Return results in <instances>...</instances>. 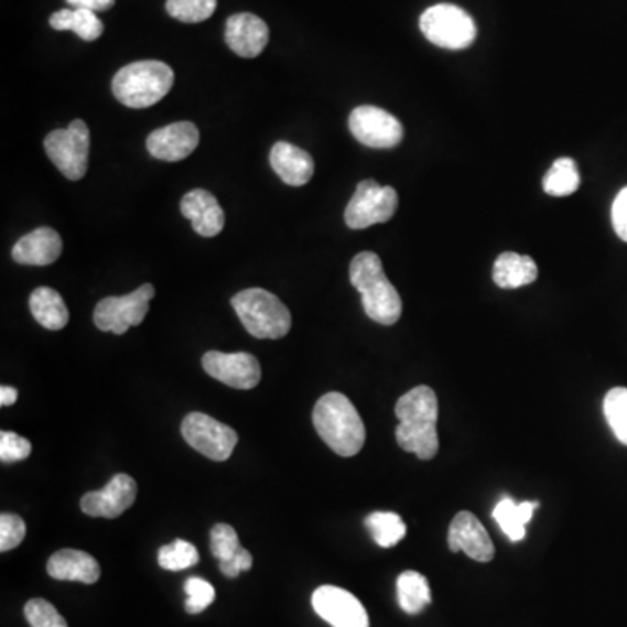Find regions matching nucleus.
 <instances>
[{
  "label": "nucleus",
  "mask_w": 627,
  "mask_h": 627,
  "mask_svg": "<svg viewBox=\"0 0 627 627\" xmlns=\"http://www.w3.org/2000/svg\"><path fill=\"white\" fill-rule=\"evenodd\" d=\"M353 137L370 149H394L403 140V125L383 108L363 105L354 108L349 117Z\"/></svg>",
  "instance_id": "obj_10"
},
{
  "label": "nucleus",
  "mask_w": 627,
  "mask_h": 627,
  "mask_svg": "<svg viewBox=\"0 0 627 627\" xmlns=\"http://www.w3.org/2000/svg\"><path fill=\"white\" fill-rule=\"evenodd\" d=\"M212 554L218 561H227L242 548L237 537L236 530L230 525L218 523L213 527L212 539H209Z\"/></svg>",
  "instance_id": "obj_33"
},
{
  "label": "nucleus",
  "mask_w": 627,
  "mask_h": 627,
  "mask_svg": "<svg viewBox=\"0 0 627 627\" xmlns=\"http://www.w3.org/2000/svg\"><path fill=\"white\" fill-rule=\"evenodd\" d=\"M398 203L394 188L382 187L375 180H363L345 208V224L354 230L386 224L394 216Z\"/></svg>",
  "instance_id": "obj_7"
},
{
  "label": "nucleus",
  "mask_w": 627,
  "mask_h": 627,
  "mask_svg": "<svg viewBox=\"0 0 627 627\" xmlns=\"http://www.w3.org/2000/svg\"><path fill=\"white\" fill-rule=\"evenodd\" d=\"M539 278V267L528 255L506 251L494 263V283L502 290L528 287Z\"/></svg>",
  "instance_id": "obj_21"
},
{
  "label": "nucleus",
  "mask_w": 627,
  "mask_h": 627,
  "mask_svg": "<svg viewBox=\"0 0 627 627\" xmlns=\"http://www.w3.org/2000/svg\"><path fill=\"white\" fill-rule=\"evenodd\" d=\"M448 548L452 553H466L471 560L488 563L494 560L495 548L490 536L478 518L469 511H461L448 528Z\"/></svg>",
  "instance_id": "obj_14"
},
{
  "label": "nucleus",
  "mask_w": 627,
  "mask_h": 627,
  "mask_svg": "<svg viewBox=\"0 0 627 627\" xmlns=\"http://www.w3.org/2000/svg\"><path fill=\"white\" fill-rule=\"evenodd\" d=\"M227 46L241 58H257L269 44V26L251 13L234 14L225 29Z\"/></svg>",
  "instance_id": "obj_16"
},
{
  "label": "nucleus",
  "mask_w": 627,
  "mask_h": 627,
  "mask_svg": "<svg viewBox=\"0 0 627 627\" xmlns=\"http://www.w3.org/2000/svg\"><path fill=\"white\" fill-rule=\"evenodd\" d=\"M197 145H199V129L188 121L155 129L147 138V150L159 161H182L188 158Z\"/></svg>",
  "instance_id": "obj_15"
},
{
  "label": "nucleus",
  "mask_w": 627,
  "mask_h": 627,
  "mask_svg": "<svg viewBox=\"0 0 627 627\" xmlns=\"http://www.w3.org/2000/svg\"><path fill=\"white\" fill-rule=\"evenodd\" d=\"M25 617L32 627H68L56 608L42 598L30 599L25 605Z\"/></svg>",
  "instance_id": "obj_35"
},
{
  "label": "nucleus",
  "mask_w": 627,
  "mask_h": 627,
  "mask_svg": "<svg viewBox=\"0 0 627 627\" xmlns=\"http://www.w3.org/2000/svg\"><path fill=\"white\" fill-rule=\"evenodd\" d=\"M612 225L617 236L627 242V187L617 194L612 204Z\"/></svg>",
  "instance_id": "obj_39"
},
{
  "label": "nucleus",
  "mask_w": 627,
  "mask_h": 627,
  "mask_svg": "<svg viewBox=\"0 0 627 627\" xmlns=\"http://www.w3.org/2000/svg\"><path fill=\"white\" fill-rule=\"evenodd\" d=\"M396 441L408 453H415L420 461H431L440 450L436 424H404L396 428Z\"/></svg>",
  "instance_id": "obj_24"
},
{
  "label": "nucleus",
  "mask_w": 627,
  "mask_h": 627,
  "mask_svg": "<svg viewBox=\"0 0 627 627\" xmlns=\"http://www.w3.org/2000/svg\"><path fill=\"white\" fill-rule=\"evenodd\" d=\"M26 533L25 521L17 515L0 516V551L8 553L11 549L18 548L23 542Z\"/></svg>",
  "instance_id": "obj_36"
},
{
  "label": "nucleus",
  "mask_w": 627,
  "mask_h": 627,
  "mask_svg": "<svg viewBox=\"0 0 627 627\" xmlns=\"http://www.w3.org/2000/svg\"><path fill=\"white\" fill-rule=\"evenodd\" d=\"M350 283L361 293L366 316L383 326L398 323L403 314V302L394 284L387 279L377 253L363 251L353 258Z\"/></svg>",
  "instance_id": "obj_2"
},
{
  "label": "nucleus",
  "mask_w": 627,
  "mask_h": 627,
  "mask_svg": "<svg viewBox=\"0 0 627 627\" xmlns=\"http://www.w3.org/2000/svg\"><path fill=\"white\" fill-rule=\"evenodd\" d=\"M312 422L321 440L340 457H354L365 446L366 429L361 417L350 399L340 392H328L317 401Z\"/></svg>",
  "instance_id": "obj_1"
},
{
  "label": "nucleus",
  "mask_w": 627,
  "mask_h": 627,
  "mask_svg": "<svg viewBox=\"0 0 627 627\" xmlns=\"http://www.w3.org/2000/svg\"><path fill=\"white\" fill-rule=\"evenodd\" d=\"M185 593H187V602H185V610L191 615L201 614L215 602V587L208 581L201 577H191L185 582Z\"/></svg>",
  "instance_id": "obj_34"
},
{
  "label": "nucleus",
  "mask_w": 627,
  "mask_h": 627,
  "mask_svg": "<svg viewBox=\"0 0 627 627\" xmlns=\"http://www.w3.org/2000/svg\"><path fill=\"white\" fill-rule=\"evenodd\" d=\"M203 368L218 382L241 391H250L262 380V368L253 354L209 350L204 354Z\"/></svg>",
  "instance_id": "obj_11"
},
{
  "label": "nucleus",
  "mask_w": 627,
  "mask_h": 627,
  "mask_svg": "<svg viewBox=\"0 0 627 627\" xmlns=\"http://www.w3.org/2000/svg\"><path fill=\"white\" fill-rule=\"evenodd\" d=\"M216 4V0H167L166 11L182 23H201L213 17Z\"/></svg>",
  "instance_id": "obj_32"
},
{
  "label": "nucleus",
  "mask_w": 627,
  "mask_h": 627,
  "mask_svg": "<svg viewBox=\"0 0 627 627\" xmlns=\"http://www.w3.org/2000/svg\"><path fill=\"white\" fill-rule=\"evenodd\" d=\"M47 574L56 581L95 584L100 579L101 570L91 554L77 549H62L47 561Z\"/></svg>",
  "instance_id": "obj_20"
},
{
  "label": "nucleus",
  "mask_w": 627,
  "mask_h": 627,
  "mask_svg": "<svg viewBox=\"0 0 627 627\" xmlns=\"http://www.w3.org/2000/svg\"><path fill=\"white\" fill-rule=\"evenodd\" d=\"M312 608L333 627H370V617L363 603L342 587H317L312 594Z\"/></svg>",
  "instance_id": "obj_12"
},
{
  "label": "nucleus",
  "mask_w": 627,
  "mask_h": 627,
  "mask_svg": "<svg viewBox=\"0 0 627 627\" xmlns=\"http://www.w3.org/2000/svg\"><path fill=\"white\" fill-rule=\"evenodd\" d=\"M68 4L75 9H89L93 13H98V11H108V9L113 8L116 0H67Z\"/></svg>",
  "instance_id": "obj_40"
},
{
  "label": "nucleus",
  "mask_w": 627,
  "mask_h": 627,
  "mask_svg": "<svg viewBox=\"0 0 627 627\" xmlns=\"http://www.w3.org/2000/svg\"><path fill=\"white\" fill-rule=\"evenodd\" d=\"M253 566V556L248 549L241 548L230 560L220 561L221 574L225 577H239L241 572H248Z\"/></svg>",
  "instance_id": "obj_38"
},
{
  "label": "nucleus",
  "mask_w": 627,
  "mask_h": 627,
  "mask_svg": "<svg viewBox=\"0 0 627 627\" xmlns=\"http://www.w3.org/2000/svg\"><path fill=\"white\" fill-rule=\"evenodd\" d=\"M420 30L429 42L443 50H466L476 39L473 18L452 4L432 6L420 17Z\"/></svg>",
  "instance_id": "obj_5"
},
{
  "label": "nucleus",
  "mask_w": 627,
  "mask_h": 627,
  "mask_svg": "<svg viewBox=\"0 0 627 627\" xmlns=\"http://www.w3.org/2000/svg\"><path fill=\"white\" fill-rule=\"evenodd\" d=\"M365 525L380 548H394L407 536V525L396 512H371Z\"/></svg>",
  "instance_id": "obj_29"
},
{
  "label": "nucleus",
  "mask_w": 627,
  "mask_h": 627,
  "mask_svg": "<svg viewBox=\"0 0 627 627\" xmlns=\"http://www.w3.org/2000/svg\"><path fill=\"white\" fill-rule=\"evenodd\" d=\"M180 209L199 236L215 237L224 230L225 213L212 192L203 188L188 192L183 196Z\"/></svg>",
  "instance_id": "obj_17"
},
{
  "label": "nucleus",
  "mask_w": 627,
  "mask_h": 627,
  "mask_svg": "<svg viewBox=\"0 0 627 627\" xmlns=\"http://www.w3.org/2000/svg\"><path fill=\"white\" fill-rule=\"evenodd\" d=\"M233 307L242 326L260 340H278L291 329V314L287 305L270 291L250 288L239 291L233 299Z\"/></svg>",
  "instance_id": "obj_4"
},
{
  "label": "nucleus",
  "mask_w": 627,
  "mask_h": 627,
  "mask_svg": "<svg viewBox=\"0 0 627 627\" xmlns=\"http://www.w3.org/2000/svg\"><path fill=\"white\" fill-rule=\"evenodd\" d=\"M18 391L14 387H0V407H11L17 403Z\"/></svg>",
  "instance_id": "obj_41"
},
{
  "label": "nucleus",
  "mask_w": 627,
  "mask_h": 627,
  "mask_svg": "<svg viewBox=\"0 0 627 627\" xmlns=\"http://www.w3.org/2000/svg\"><path fill=\"white\" fill-rule=\"evenodd\" d=\"M137 482L128 474L119 473L113 476L104 490L89 491L80 500L84 515L91 518H119L128 511L137 500Z\"/></svg>",
  "instance_id": "obj_13"
},
{
  "label": "nucleus",
  "mask_w": 627,
  "mask_h": 627,
  "mask_svg": "<svg viewBox=\"0 0 627 627\" xmlns=\"http://www.w3.org/2000/svg\"><path fill=\"white\" fill-rule=\"evenodd\" d=\"M182 436L188 446L209 461H229L237 445V432L204 413H191L182 422Z\"/></svg>",
  "instance_id": "obj_9"
},
{
  "label": "nucleus",
  "mask_w": 627,
  "mask_h": 627,
  "mask_svg": "<svg viewBox=\"0 0 627 627\" xmlns=\"http://www.w3.org/2000/svg\"><path fill=\"white\" fill-rule=\"evenodd\" d=\"M155 288L152 284L134 290L125 296H107L98 302L95 309L96 328L125 335L131 326H138L149 314L150 300L154 299Z\"/></svg>",
  "instance_id": "obj_8"
},
{
  "label": "nucleus",
  "mask_w": 627,
  "mask_h": 627,
  "mask_svg": "<svg viewBox=\"0 0 627 627\" xmlns=\"http://www.w3.org/2000/svg\"><path fill=\"white\" fill-rule=\"evenodd\" d=\"M537 507L539 502H516L511 497H504L494 509V518L512 542H520L527 537V525Z\"/></svg>",
  "instance_id": "obj_25"
},
{
  "label": "nucleus",
  "mask_w": 627,
  "mask_h": 627,
  "mask_svg": "<svg viewBox=\"0 0 627 627\" xmlns=\"http://www.w3.org/2000/svg\"><path fill=\"white\" fill-rule=\"evenodd\" d=\"M54 30H72L83 41L93 42L104 34V23L89 9H62L50 20Z\"/></svg>",
  "instance_id": "obj_26"
},
{
  "label": "nucleus",
  "mask_w": 627,
  "mask_h": 627,
  "mask_svg": "<svg viewBox=\"0 0 627 627\" xmlns=\"http://www.w3.org/2000/svg\"><path fill=\"white\" fill-rule=\"evenodd\" d=\"M30 311L41 326L58 332L68 324V309L53 288L41 287L30 295Z\"/></svg>",
  "instance_id": "obj_23"
},
{
  "label": "nucleus",
  "mask_w": 627,
  "mask_h": 627,
  "mask_svg": "<svg viewBox=\"0 0 627 627\" xmlns=\"http://www.w3.org/2000/svg\"><path fill=\"white\" fill-rule=\"evenodd\" d=\"M63 251L62 237L51 227H39L14 245L13 260L21 266H51Z\"/></svg>",
  "instance_id": "obj_18"
},
{
  "label": "nucleus",
  "mask_w": 627,
  "mask_h": 627,
  "mask_svg": "<svg viewBox=\"0 0 627 627\" xmlns=\"http://www.w3.org/2000/svg\"><path fill=\"white\" fill-rule=\"evenodd\" d=\"M398 603L410 615L420 614L431 603V587L424 575L407 570L398 577Z\"/></svg>",
  "instance_id": "obj_27"
},
{
  "label": "nucleus",
  "mask_w": 627,
  "mask_h": 627,
  "mask_svg": "<svg viewBox=\"0 0 627 627\" xmlns=\"http://www.w3.org/2000/svg\"><path fill=\"white\" fill-rule=\"evenodd\" d=\"M32 453V445L25 437L18 436L14 432H0V461L20 462L25 461Z\"/></svg>",
  "instance_id": "obj_37"
},
{
  "label": "nucleus",
  "mask_w": 627,
  "mask_h": 627,
  "mask_svg": "<svg viewBox=\"0 0 627 627\" xmlns=\"http://www.w3.org/2000/svg\"><path fill=\"white\" fill-rule=\"evenodd\" d=\"M603 413L615 437L627 446V389L614 387L603 399Z\"/></svg>",
  "instance_id": "obj_30"
},
{
  "label": "nucleus",
  "mask_w": 627,
  "mask_h": 627,
  "mask_svg": "<svg viewBox=\"0 0 627 627\" xmlns=\"http://www.w3.org/2000/svg\"><path fill=\"white\" fill-rule=\"evenodd\" d=\"M159 565L167 572H180L199 563L196 545L187 540L176 539L175 542L159 549Z\"/></svg>",
  "instance_id": "obj_31"
},
{
  "label": "nucleus",
  "mask_w": 627,
  "mask_h": 627,
  "mask_svg": "<svg viewBox=\"0 0 627 627\" xmlns=\"http://www.w3.org/2000/svg\"><path fill=\"white\" fill-rule=\"evenodd\" d=\"M437 396L431 387H413L396 403V417L404 424H437Z\"/></svg>",
  "instance_id": "obj_22"
},
{
  "label": "nucleus",
  "mask_w": 627,
  "mask_h": 627,
  "mask_svg": "<svg viewBox=\"0 0 627 627\" xmlns=\"http://www.w3.org/2000/svg\"><path fill=\"white\" fill-rule=\"evenodd\" d=\"M270 166L291 187H302L314 175V159L293 143H275L270 150Z\"/></svg>",
  "instance_id": "obj_19"
},
{
  "label": "nucleus",
  "mask_w": 627,
  "mask_h": 627,
  "mask_svg": "<svg viewBox=\"0 0 627 627\" xmlns=\"http://www.w3.org/2000/svg\"><path fill=\"white\" fill-rule=\"evenodd\" d=\"M545 194L554 197L572 196L581 187V175L574 159L561 158L549 167L542 182Z\"/></svg>",
  "instance_id": "obj_28"
},
{
  "label": "nucleus",
  "mask_w": 627,
  "mask_h": 627,
  "mask_svg": "<svg viewBox=\"0 0 627 627\" xmlns=\"http://www.w3.org/2000/svg\"><path fill=\"white\" fill-rule=\"evenodd\" d=\"M89 147V129L80 119L72 122L68 128L54 129L44 140L47 158L63 175L74 182L83 180L88 171Z\"/></svg>",
  "instance_id": "obj_6"
},
{
  "label": "nucleus",
  "mask_w": 627,
  "mask_h": 627,
  "mask_svg": "<svg viewBox=\"0 0 627 627\" xmlns=\"http://www.w3.org/2000/svg\"><path fill=\"white\" fill-rule=\"evenodd\" d=\"M175 84V72L166 63L147 60L129 63L117 72L112 91L117 100L129 108H149L171 91Z\"/></svg>",
  "instance_id": "obj_3"
}]
</instances>
